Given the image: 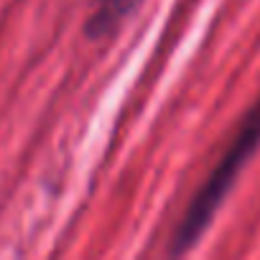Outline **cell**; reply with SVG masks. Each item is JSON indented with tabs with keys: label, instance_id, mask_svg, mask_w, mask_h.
Returning <instances> with one entry per match:
<instances>
[{
	"label": "cell",
	"instance_id": "7a4b0ae2",
	"mask_svg": "<svg viewBox=\"0 0 260 260\" xmlns=\"http://www.w3.org/2000/svg\"><path fill=\"white\" fill-rule=\"evenodd\" d=\"M143 3L146 0H100L87 18V26H84L87 39L100 41V39L112 36Z\"/></svg>",
	"mask_w": 260,
	"mask_h": 260
},
{
	"label": "cell",
	"instance_id": "6da1fadb",
	"mask_svg": "<svg viewBox=\"0 0 260 260\" xmlns=\"http://www.w3.org/2000/svg\"><path fill=\"white\" fill-rule=\"evenodd\" d=\"M257 148H260V94L252 102V107L242 115L222 158L217 161V166L209 171L207 181L202 184V189L189 202V207L171 237V247H169L171 255H184L202 240V235L209 230L214 214L224 204L227 194L232 191L240 171L247 166V161L255 156Z\"/></svg>",
	"mask_w": 260,
	"mask_h": 260
}]
</instances>
